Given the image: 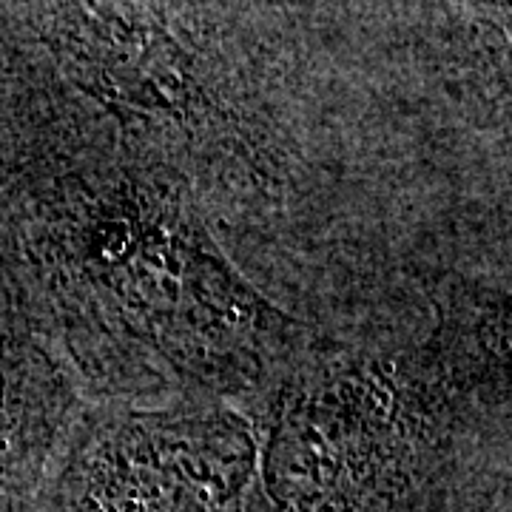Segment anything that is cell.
<instances>
[{
	"label": "cell",
	"mask_w": 512,
	"mask_h": 512,
	"mask_svg": "<svg viewBox=\"0 0 512 512\" xmlns=\"http://www.w3.org/2000/svg\"><path fill=\"white\" fill-rule=\"evenodd\" d=\"M254 512H473L510 487V274H450L313 339L248 407Z\"/></svg>",
	"instance_id": "3957f363"
},
{
	"label": "cell",
	"mask_w": 512,
	"mask_h": 512,
	"mask_svg": "<svg viewBox=\"0 0 512 512\" xmlns=\"http://www.w3.org/2000/svg\"><path fill=\"white\" fill-rule=\"evenodd\" d=\"M6 23L311 325L436 276L490 214L493 146L416 3H29Z\"/></svg>",
	"instance_id": "6da1fadb"
},
{
	"label": "cell",
	"mask_w": 512,
	"mask_h": 512,
	"mask_svg": "<svg viewBox=\"0 0 512 512\" xmlns=\"http://www.w3.org/2000/svg\"><path fill=\"white\" fill-rule=\"evenodd\" d=\"M256 473L239 404L86 402L37 512H254Z\"/></svg>",
	"instance_id": "277c9868"
},
{
	"label": "cell",
	"mask_w": 512,
	"mask_h": 512,
	"mask_svg": "<svg viewBox=\"0 0 512 512\" xmlns=\"http://www.w3.org/2000/svg\"><path fill=\"white\" fill-rule=\"evenodd\" d=\"M0 282L86 402L248 407L316 333L239 271L171 171L103 126L29 200Z\"/></svg>",
	"instance_id": "7a4b0ae2"
},
{
	"label": "cell",
	"mask_w": 512,
	"mask_h": 512,
	"mask_svg": "<svg viewBox=\"0 0 512 512\" xmlns=\"http://www.w3.org/2000/svg\"><path fill=\"white\" fill-rule=\"evenodd\" d=\"M83 404L49 345L0 308V512H37Z\"/></svg>",
	"instance_id": "5b68a950"
}]
</instances>
